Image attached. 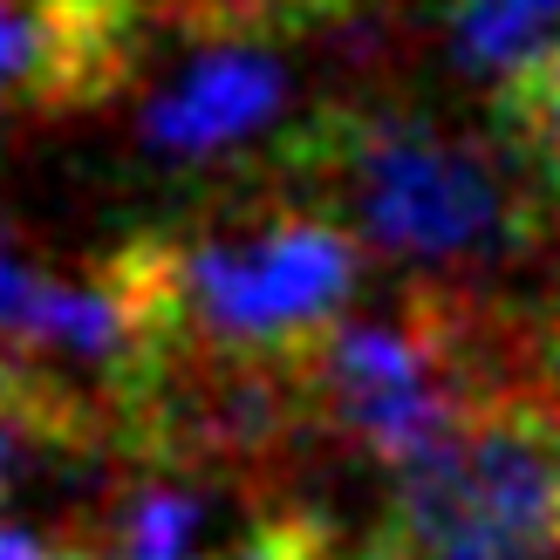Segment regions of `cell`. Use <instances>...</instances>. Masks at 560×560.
Wrapping results in <instances>:
<instances>
[{
	"label": "cell",
	"mask_w": 560,
	"mask_h": 560,
	"mask_svg": "<svg viewBox=\"0 0 560 560\" xmlns=\"http://www.w3.org/2000/svg\"><path fill=\"white\" fill-rule=\"evenodd\" d=\"M0 560H96V547H62L48 534H27V526L0 520Z\"/></svg>",
	"instance_id": "obj_11"
},
{
	"label": "cell",
	"mask_w": 560,
	"mask_h": 560,
	"mask_svg": "<svg viewBox=\"0 0 560 560\" xmlns=\"http://www.w3.org/2000/svg\"><path fill=\"white\" fill-rule=\"evenodd\" d=\"M540 370H547V389L560 397V307H553V322H547V335H540Z\"/></svg>",
	"instance_id": "obj_12"
},
{
	"label": "cell",
	"mask_w": 560,
	"mask_h": 560,
	"mask_svg": "<svg viewBox=\"0 0 560 560\" xmlns=\"http://www.w3.org/2000/svg\"><path fill=\"white\" fill-rule=\"evenodd\" d=\"M199 526H206V499L178 486L172 465H164L124 492L96 560H199Z\"/></svg>",
	"instance_id": "obj_6"
},
{
	"label": "cell",
	"mask_w": 560,
	"mask_h": 560,
	"mask_svg": "<svg viewBox=\"0 0 560 560\" xmlns=\"http://www.w3.org/2000/svg\"><path fill=\"white\" fill-rule=\"evenodd\" d=\"M513 328L458 280H417L376 315H342L301 355L315 431L383 465L389 479L444 444L520 376Z\"/></svg>",
	"instance_id": "obj_3"
},
{
	"label": "cell",
	"mask_w": 560,
	"mask_h": 560,
	"mask_svg": "<svg viewBox=\"0 0 560 560\" xmlns=\"http://www.w3.org/2000/svg\"><path fill=\"white\" fill-rule=\"evenodd\" d=\"M499 130L560 206V35L540 55H526L513 75H499Z\"/></svg>",
	"instance_id": "obj_8"
},
{
	"label": "cell",
	"mask_w": 560,
	"mask_h": 560,
	"mask_svg": "<svg viewBox=\"0 0 560 560\" xmlns=\"http://www.w3.org/2000/svg\"><path fill=\"white\" fill-rule=\"evenodd\" d=\"M560 0H452L444 8V35H452V62L471 75H513L526 55L553 42Z\"/></svg>",
	"instance_id": "obj_7"
},
{
	"label": "cell",
	"mask_w": 560,
	"mask_h": 560,
	"mask_svg": "<svg viewBox=\"0 0 560 560\" xmlns=\"http://www.w3.org/2000/svg\"><path fill=\"white\" fill-rule=\"evenodd\" d=\"M158 21L191 27V35H273V27H307L322 14H342L355 0H144Z\"/></svg>",
	"instance_id": "obj_9"
},
{
	"label": "cell",
	"mask_w": 560,
	"mask_h": 560,
	"mask_svg": "<svg viewBox=\"0 0 560 560\" xmlns=\"http://www.w3.org/2000/svg\"><path fill=\"white\" fill-rule=\"evenodd\" d=\"M35 452H69V438L48 424V410H42V404H27L21 389L0 383V499L14 492L21 465L35 458Z\"/></svg>",
	"instance_id": "obj_10"
},
{
	"label": "cell",
	"mask_w": 560,
	"mask_h": 560,
	"mask_svg": "<svg viewBox=\"0 0 560 560\" xmlns=\"http://www.w3.org/2000/svg\"><path fill=\"white\" fill-rule=\"evenodd\" d=\"M288 103V69L280 55L260 48V35H219V48L191 55V62L164 82L137 117V137L158 158H219L246 144L254 130H267Z\"/></svg>",
	"instance_id": "obj_5"
},
{
	"label": "cell",
	"mask_w": 560,
	"mask_h": 560,
	"mask_svg": "<svg viewBox=\"0 0 560 560\" xmlns=\"http://www.w3.org/2000/svg\"><path fill=\"white\" fill-rule=\"evenodd\" d=\"M288 172L307 178L362 233V246L404 267L471 273L534 254L553 191H534V164L499 158L417 109H328L288 144Z\"/></svg>",
	"instance_id": "obj_2"
},
{
	"label": "cell",
	"mask_w": 560,
	"mask_h": 560,
	"mask_svg": "<svg viewBox=\"0 0 560 560\" xmlns=\"http://www.w3.org/2000/svg\"><path fill=\"white\" fill-rule=\"evenodd\" d=\"M158 355L301 362L349 315L362 233L322 199L246 212L206 233H137L103 260ZM144 362V370H151Z\"/></svg>",
	"instance_id": "obj_1"
},
{
	"label": "cell",
	"mask_w": 560,
	"mask_h": 560,
	"mask_svg": "<svg viewBox=\"0 0 560 560\" xmlns=\"http://www.w3.org/2000/svg\"><path fill=\"white\" fill-rule=\"evenodd\" d=\"M144 0H0V124L109 103L137 75Z\"/></svg>",
	"instance_id": "obj_4"
}]
</instances>
